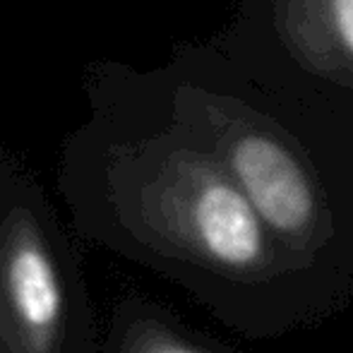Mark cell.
I'll list each match as a JSON object with an SVG mask.
<instances>
[{"instance_id": "cell-5", "label": "cell", "mask_w": 353, "mask_h": 353, "mask_svg": "<svg viewBox=\"0 0 353 353\" xmlns=\"http://www.w3.org/2000/svg\"><path fill=\"white\" fill-rule=\"evenodd\" d=\"M121 353H200L152 325H135L123 336Z\"/></svg>"}, {"instance_id": "cell-2", "label": "cell", "mask_w": 353, "mask_h": 353, "mask_svg": "<svg viewBox=\"0 0 353 353\" xmlns=\"http://www.w3.org/2000/svg\"><path fill=\"white\" fill-rule=\"evenodd\" d=\"M65 296L37 216L14 207L0 221V351L58 353Z\"/></svg>"}, {"instance_id": "cell-3", "label": "cell", "mask_w": 353, "mask_h": 353, "mask_svg": "<svg viewBox=\"0 0 353 353\" xmlns=\"http://www.w3.org/2000/svg\"><path fill=\"white\" fill-rule=\"evenodd\" d=\"M219 147L257 216L279 231H298L310 221L315 214L310 181L276 137L236 121Z\"/></svg>"}, {"instance_id": "cell-4", "label": "cell", "mask_w": 353, "mask_h": 353, "mask_svg": "<svg viewBox=\"0 0 353 353\" xmlns=\"http://www.w3.org/2000/svg\"><path fill=\"white\" fill-rule=\"evenodd\" d=\"M272 8L288 53L353 92V0H272Z\"/></svg>"}, {"instance_id": "cell-1", "label": "cell", "mask_w": 353, "mask_h": 353, "mask_svg": "<svg viewBox=\"0 0 353 353\" xmlns=\"http://www.w3.org/2000/svg\"><path fill=\"white\" fill-rule=\"evenodd\" d=\"M101 157L103 183H111L123 214L135 212L144 226L188 238L219 265L248 267L260 257V216L236 181L202 154L103 140Z\"/></svg>"}]
</instances>
